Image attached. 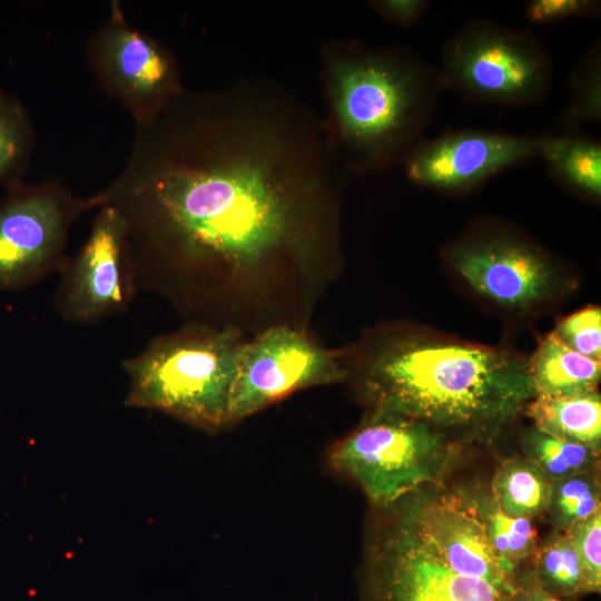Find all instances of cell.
Masks as SVG:
<instances>
[{"label":"cell","mask_w":601,"mask_h":601,"mask_svg":"<svg viewBox=\"0 0 601 601\" xmlns=\"http://www.w3.org/2000/svg\"><path fill=\"white\" fill-rule=\"evenodd\" d=\"M322 119L273 81L184 88L90 196L121 216L138 290L185 323L308 329L342 272L341 178Z\"/></svg>","instance_id":"obj_1"},{"label":"cell","mask_w":601,"mask_h":601,"mask_svg":"<svg viewBox=\"0 0 601 601\" xmlns=\"http://www.w3.org/2000/svg\"><path fill=\"white\" fill-rule=\"evenodd\" d=\"M346 381L368 412L489 439L535 396L529 356L412 322L368 329L344 347Z\"/></svg>","instance_id":"obj_2"},{"label":"cell","mask_w":601,"mask_h":601,"mask_svg":"<svg viewBox=\"0 0 601 601\" xmlns=\"http://www.w3.org/2000/svg\"><path fill=\"white\" fill-rule=\"evenodd\" d=\"M321 57L323 129L345 175L402 165L424 140L444 88L440 71L406 48L355 40L328 42Z\"/></svg>","instance_id":"obj_3"},{"label":"cell","mask_w":601,"mask_h":601,"mask_svg":"<svg viewBox=\"0 0 601 601\" xmlns=\"http://www.w3.org/2000/svg\"><path fill=\"white\" fill-rule=\"evenodd\" d=\"M441 257L466 295L508 323H533L578 286L559 256L499 218L473 219L442 247Z\"/></svg>","instance_id":"obj_4"},{"label":"cell","mask_w":601,"mask_h":601,"mask_svg":"<svg viewBox=\"0 0 601 601\" xmlns=\"http://www.w3.org/2000/svg\"><path fill=\"white\" fill-rule=\"evenodd\" d=\"M247 335L185 323L122 362L127 406L156 410L206 431L230 425L231 393Z\"/></svg>","instance_id":"obj_5"},{"label":"cell","mask_w":601,"mask_h":601,"mask_svg":"<svg viewBox=\"0 0 601 601\" xmlns=\"http://www.w3.org/2000/svg\"><path fill=\"white\" fill-rule=\"evenodd\" d=\"M455 454L450 435L426 423L383 412L367 416L329 446L328 466L355 482L373 504L386 508L440 484Z\"/></svg>","instance_id":"obj_6"},{"label":"cell","mask_w":601,"mask_h":601,"mask_svg":"<svg viewBox=\"0 0 601 601\" xmlns=\"http://www.w3.org/2000/svg\"><path fill=\"white\" fill-rule=\"evenodd\" d=\"M440 76L444 88L471 99L526 107L548 97L553 65L532 33L479 19L446 41Z\"/></svg>","instance_id":"obj_7"},{"label":"cell","mask_w":601,"mask_h":601,"mask_svg":"<svg viewBox=\"0 0 601 601\" xmlns=\"http://www.w3.org/2000/svg\"><path fill=\"white\" fill-rule=\"evenodd\" d=\"M91 209L89 196L58 181L8 187L0 199V289L22 290L60 273L71 228Z\"/></svg>","instance_id":"obj_8"},{"label":"cell","mask_w":601,"mask_h":601,"mask_svg":"<svg viewBox=\"0 0 601 601\" xmlns=\"http://www.w3.org/2000/svg\"><path fill=\"white\" fill-rule=\"evenodd\" d=\"M92 77L132 117L136 127L150 124L185 87L169 48L131 24L119 1L86 42Z\"/></svg>","instance_id":"obj_9"},{"label":"cell","mask_w":601,"mask_h":601,"mask_svg":"<svg viewBox=\"0 0 601 601\" xmlns=\"http://www.w3.org/2000/svg\"><path fill=\"white\" fill-rule=\"evenodd\" d=\"M344 348L316 342L308 329L274 325L247 337L234 382L229 421L244 420L304 388L345 382Z\"/></svg>","instance_id":"obj_10"},{"label":"cell","mask_w":601,"mask_h":601,"mask_svg":"<svg viewBox=\"0 0 601 601\" xmlns=\"http://www.w3.org/2000/svg\"><path fill=\"white\" fill-rule=\"evenodd\" d=\"M372 536L367 558L370 601H512L494 585L454 572L391 506Z\"/></svg>","instance_id":"obj_11"},{"label":"cell","mask_w":601,"mask_h":601,"mask_svg":"<svg viewBox=\"0 0 601 601\" xmlns=\"http://www.w3.org/2000/svg\"><path fill=\"white\" fill-rule=\"evenodd\" d=\"M89 235L60 270L53 303L68 323L87 325L120 314L138 292L125 223L99 206Z\"/></svg>","instance_id":"obj_12"},{"label":"cell","mask_w":601,"mask_h":601,"mask_svg":"<svg viewBox=\"0 0 601 601\" xmlns=\"http://www.w3.org/2000/svg\"><path fill=\"white\" fill-rule=\"evenodd\" d=\"M388 506L454 572L515 595L516 584L492 549L476 501L445 492L440 483L424 486Z\"/></svg>","instance_id":"obj_13"},{"label":"cell","mask_w":601,"mask_h":601,"mask_svg":"<svg viewBox=\"0 0 601 601\" xmlns=\"http://www.w3.org/2000/svg\"><path fill=\"white\" fill-rule=\"evenodd\" d=\"M538 156V137L463 129L424 139L402 165L412 184L454 195Z\"/></svg>","instance_id":"obj_14"},{"label":"cell","mask_w":601,"mask_h":601,"mask_svg":"<svg viewBox=\"0 0 601 601\" xmlns=\"http://www.w3.org/2000/svg\"><path fill=\"white\" fill-rule=\"evenodd\" d=\"M535 396L562 397L597 391L601 362L569 347L552 331L529 356Z\"/></svg>","instance_id":"obj_15"},{"label":"cell","mask_w":601,"mask_h":601,"mask_svg":"<svg viewBox=\"0 0 601 601\" xmlns=\"http://www.w3.org/2000/svg\"><path fill=\"white\" fill-rule=\"evenodd\" d=\"M538 150L551 176L575 195L601 199V145L575 132L542 135Z\"/></svg>","instance_id":"obj_16"},{"label":"cell","mask_w":601,"mask_h":601,"mask_svg":"<svg viewBox=\"0 0 601 601\" xmlns=\"http://www.w3.org/2000/svg\"><path fill=\"white\" fill-rule=\"evenodd\" d=\"M524 413L536 430L600 451L601 397L598 391L575 396H534Z\"/></svg>","instance_id":"obj_17"},{"label":"cell","mask_w":601,"mask_h":601,"mask_svg":"<svg viewBox=\"0 0 601 601\" xmlns=\"http://www.w3.org/2000/svg\"><path fill=\"white\" fill-rule=\"evenodd\" d=\"M552 481L529 457L503 462L492 482L493 501L510 516L528 518L548 511Z\"/></svg>","instance_id":"obj_18"},{"label":"cell","mask_w":601,"mask_h":601,"mask_svg":"<svg viewBox=\"0 0 601 601\" xmlns=\"http://www.w3.org/2000/svg\"><path fill=\"white\" fill-rule=\"evenodd\" d=\"M35 128L22 101L0 90V186L23 181L35 147Z\"/></svg>","instance_id":"obj_19"},{"label":"cell","mask_w":601,"mask_h":601,"mask_svg":"<svg viewBox=\"0 0 601 601\" xmlns=\"http://www.w3.org/2000/svg\"><path fill=\"white\" fill-rule=\"evenodd\" d=\"M536 584L555 597L583 592L582 566L566 531H558L532 555Z\"/></svg>","instance_id":"obj_20"},{"label":"cell","mask_w":601,"mask_h":601,"mask_svg":"<svg viewBox=\"0 0 601 601\" xmlns=\"http://www.w3.org/2000/svg\"><path fill=\"white\" fill-rule=\"evenodd\" d=\"M489 540L503 570L514 580L516 568L532 558L536 548V531L531 519L503 513L493 499L477 502Z\"/></svg>","instance_id":"obj_21"},{"label":"cell","mask_w":601,"mask_h":601,"mask_svg":"<svg viewBox=\"0 0 601 601\" xmlns=\"http://www.w3.org/2000/svg\"><path fill=\"white\" fill-rule=\"evenodd\" d=\"M601 120V46L594 41L569 78V100L559 119L568 132Z\"/></svg>","instance_id":"obj_22"},{"label":"cell","mask_w":601,"mask_h":601,"mask_svg":"<svg viewBox=\"0 0 601 601\" xmlns=\"http://www.w3.org/2000/svg\"><path fill=\"white\" fill-rule=\"evenodd\" d=\"M525 452L552 481L593 472L599 450L558 439L535 427L524 436Z\"/></svg>","instance_id":"obj_23"},{"label":"cell","mask_w":601,"mask_h":601,"mask_svg":"<svg viewBox=\"0 0 601 601\" xmlns=\"http://www.w3.org/2000/svg\"><path fill=\"white\" fill-rule=\"evenodd\" d=\"M558 531H566L600 512V485L592 472L552 482L549 509Z\"/></svg>","instance_id":"obj_24"},{"label":"cell","mask_w":601,"mask_h":601,"mask_svg":"<svg viewBox=\"0 0 601 601\" xmlns=\"http://www.w3.org/2000/svg\"><path fill=\"white\" fill-rule=\"evenodd\" d=\"M553 332L572 349L601 362V309L587 306L556 323Z\"/></svg>","instance_id":"obj_25"},{"label":"cell","mask_w":601,"mask_h":601,"mask_svg":"<svg viewBox=\"0 0 601 601\" xmlns=\"http://www.w3.org/2000/svg\"><path fill=\"white\" fill-rule=\"evenodd\" d=\"M579 555L583 592H599L601 587V512L566 530Z\"/></svg>","instance_id":"obj_26"},{"label":"cell","mask_w":601,"mask_h":601,"mask_svg":"<svg viewBox=\"0 0 601 601\" xmlns=\"http://www.w3.org/2000/svg\"><path fill=\"white\" fill-rule=\"evenodd\" d=\"M601 12V2L595 0H531L524 14L533 24H546L571 18H595Z\"/></svg>","instance_id":"obj_27"},{"label":"cell","mask_w":601,"mask_h":601,"mask_svg":"<svg viewBox=\"0 0 601 601\" xmlns=\"http://www.w3.org/2000/svg\"><path fill=\"white\" fill-rule=\"evenodd\" d=\"M367 6L375 14L390 23L408 28L424 18L430 2L426 0H372L367 2Z\"/></svg>","instance_id":"obj_28"},{"label":"cell","mask_w":601,"mask_h":601,"mask_svg":"<svg viewBox=\"0 0 601 601\" xmlns=\"http://www.w3.org/2000/svg\"><path fill=\"white\" fill-rule=\"evenodd\" d=\"M512 601H562L558 597L549 593L548 591L540 588L538 584L533 585V588L521 595V598L518 600L513 597Z\"/></svg>","instance_id":"obj_29"}]
</instances>
